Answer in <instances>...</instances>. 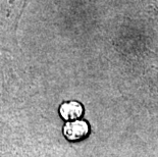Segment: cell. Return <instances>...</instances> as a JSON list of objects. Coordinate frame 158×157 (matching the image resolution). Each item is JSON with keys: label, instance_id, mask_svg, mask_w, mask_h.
Segmentation results:
<instances>
[{"label": "cell", "instance_id": "obj_1", "mask_svg": "<svg viewBox=\"0 0 158 157\" xmlns=\"http://www.w3.org/2000/svg\"><path fill=\"white\" fill-rule=\"evenodd\" d=\"M89 133L88 123L84 121H73L63 128V135L69 141H79L85 138Z\"/></svg>", "mask_w": 158, "mask_h": 157}, {"label": "cell", "instance_id": "obj_2", "mask_svg": "<svg viewBox=\"0 0 158 157\" xmlns=\"http://www.w3.org/2000/svg\"><path fill=\"white\" fill-rule=\"evenodd\" d=\"M59 113L62 118L66 121H73V119L79 118L83 114V106L80 102L69 101L64 102L60 105Z\"/></svg>", "mask_w": 158, "mask_h": 157}]
</instances>
